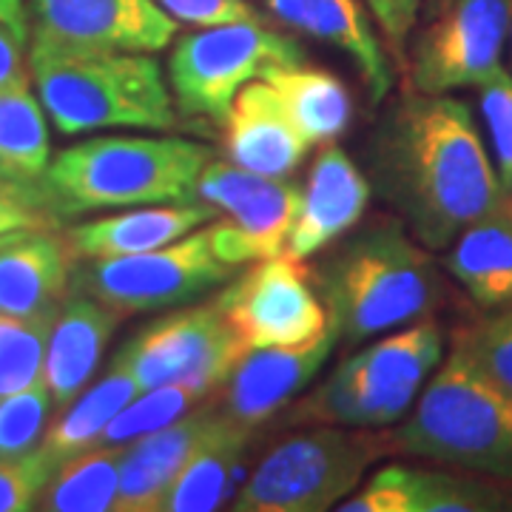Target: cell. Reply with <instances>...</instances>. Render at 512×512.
Wrapping results in <instances>:
<instances>
[{
	"mask_svg": "<svg viewBox=\"0 0 512 512\" xmlns=\"http://www.w3.org/2000/svg\"><path fill=\"white\" fill-rule=\"evenodd\" d=\"M367 157L379 197L430 251H447L467 225L510 200L473 111L453 94L402 97L373 131Z\"/></svg>",
	"mask_w": 512,
	"mask_h": 512,
	"instance_id": "obj_1",
	"label": "cell"
},
{
	"mask_svg": "<svg viewBox=\"0 0 512 512\" xmlns=\"http://www.w3.org/2000/svg\"><path fill=\"white\" fill-rule=\"evenodd\" d=\"M330 328L348 348L427 319L441 302L430 248L404 222H376L348 242L319 276Z\"/></svg>",
	"mask_w": 512,
	"mask_h": 512,
	"instance_id": "obj_2",
	"label": "cell"
},
{
	"mask_svg": "<svg viewBox=\"0 0 512 512\" xmlns=\"http://www.w3.org/2000/svg\"><path fill=\"white\" fill-rule=\"evenodd\" d=\"M387 456H413L512 487V396L458 350L424 384L399 424L382 430Z\"/></svg>",
	"mask_w": 512,
	"mask_h": 512,
	"instance_id": "obj_3",
	"label": "cell"
},
{
	"mask_svg": "<svg viewBox=\"0 0 512 512\" xmlns=\"http://www.w3.org/2000/svg\"><path fill=\"white\" fill-rule=\"evenodd\" d=\"M214 151L183 137H92L57 151L43 185L63 220L94 211L191 202Z\"/></svg>",
	"mask_w": 512,
	"mask_h": 512,
	"instance_id": "obj_4",
	"label": "cell"
},
{
	"mask_svg": "<svg viewBox=\"0 0 512 512\" xmlns=\"http://www.w3.org/2000/svg\"><path fill=\"white\" fill-rule=\"evenodd\" d=\"M444 362V333L436 322L421 319L387 333L353 353L308 396L285 407L291 427H393L419 402L424 384Z\"/></svg>",
	"mask_w": 512,
	"mask_h": 512,
	"instance_id": "obj_5",
	"label": "cell"
},
{
	"mask_svg": "<svg viewBox=\"0 0 512 512\" xmlns=\"http://www.w3.org/2000/svg\"><path fill=\"white\" fill-rule=\"evenodd\" d=\"M29 66L46 117L63 137L103 128L171 131L180 123L163 69L151 55L60 57Z\"/></svg>",
	"mask_w": 512,
	"mask_h": 512,
	"instance_id": "obj_6",
	"label": "cell"
},
{
	"mask_svg": "<svg viewBox=\"0 0 512 512\" xmlns=\"http://www.w3.org/2000/svg\"><path fill=\"white\" fill-rule=\"evenodd\" d=\"M387 456L382 430L313 424L279 441L228 504L234 512H325L345 501L365 470Z\"/></svg>",
	"mask_w": 512,
	"mask_h": 512,
	"instance_id": "obj_7",
	"label": "cell"
},
{
	"mask_svg": "<svg viewBox=\"0 0 512 512\" xmlns=\"http://www.w3.org/2000/svg\"><path fill=\"white\" fill-rule=\"evenodd\" d=\"M291 63H305V49L262 20L200 26L174 43L168 89L180 114L222 123L245 83L259 80L271 66Z\"/></svg>",
	"mask_w": 512,
	"mask_h": 512,
	"instance_id": "obj_8",
	"label": "cell"
},
{
	"mask_svg": "<svg viewBox=\"0 0 512 512\" xmlns=\"http://www.w3.org/2000/svg\"><path fill=\"white\" fill-rule=\"evenodd\" d=\"M237 274L234 265L214 254L208 228L146 254L74 259L72 291L92 296L117 316L180 308L200 299Z\"/></svg>",
	"mask_w": 512,
	"mask_h": 512,
	"instance_id": "obj_9",
	"label": "cell"
},
{
	"mask_svg": "<svg viewBox=\"0 0 512 512\" xmlns=\"http://www.w3.org/2000/svg\"><path fill=\"white\" fill-rule=\"evenodd\" d=\"M248 350L220 302L211 299L146 325L117 350L114 365L128 370L140 390L165 384L220 390Z\"/></svg>",
	"mask_w": 512,
	"mask_h": 512,
	"instance_id": "obj_10",
	"label": "cell"
},
{
	"mask_svg": "<svg viewBox=\"0 0 512 512\" xmlns=\"http://www.w3.org/2000/svg\"><path fill=\"white\" fill-rule=\"evenodd\" d=\"M29 63L60 57L154 55L177 35L157 0H29Z\"/></svg>",
	"mask_w": 512,
	"mask_h": 512,
	"instance_id": "obj_11",
	"label": "cell"
},
{
	"mask_svg": "<svg viewBox=\"0 0 512 512\" xmlns=\"http://www.w3.org/2000/svg\"><path fill=\"white\" fill-rule=\"evenodd\" d=\"M197 197L225 217L208 222L214 254L239 268L245 262L285 254L302 205V188L285 177L245 171L231 160H211L200 174Z\"/></svg>",
	"mask_w": 512,
	"mask_h": 512,
	"instance_id": "obj_12",
	"label": "cell"
},
{
	"mask_svg": "<svg viewBox=\"0 0 512 512\" xmlns=\"http://www.w3.org/2000/svg\"><path fill=\"white\" fill-rule=\"evenodd\" d=\"M512 0H439V15L416 40L410 77L424 94L478 89L510 40Z\"/></svg>",
	"mask_w": 512,
	"mask_h": 512,
	"instance_id": "obj_13",
	"label": "cell"
},
{
	"mask_svg": "<svg viewBox=\"0 0 512 512\" xmlns=\"http://www.w3.org/2000/svg\"><path fill=\"white\" fill-rule=\"evenodd\" d=\"M311 271L288 254L259 259L217 296L242 342L256 348L305 345L330 328L328 308L313 291Z\"/></svg>",
	"mask_w": 512,
	"mask_h": 512,
	"instance_id": "obj_14",
	"label": "cell"
},
{
	"mask_svg": "<svg viewBox=\"0 0 512 512\" xmlns=\"http://www.w3.org/2000/svg\"><path fill=\"white\" fill-rule=\"evenodd\" d=\"M336 342V333L328 328L305 345L248 350L214 393L217 407L231 421L256 430L296 402V396L325 367Z\"/></svg>",
	"mask_w": 512,
	"mask_h": 512,
	"instance_id": "obj_15",
	"label": "cell"
},
{
	"mask_svg": "<svg viewBox=\"0 0 512 512\" xmlns=\"http://www.w3.org/2000/svg\"><path fill=\"white\" fill-rule=\"evenodd\" d=\"M225 421L228 416L211 396L191 413H185L183 419L128 441L120 461V487L114 512H160L168 487L180 476L188 458L217 430H222Z\"/></svg>",
	"mask_w": 512,
	"mask_h": 512,
	"instance_id": "obj_16",
	"label": "cell"
},
{
	"mask_svg": "<svg viewBox=\"0 0 512 512\" xmlns=\"http://www.w3.org/2000/svg\"><path fill=\"white\" fill-rule=\"evenodd\" d=\"M222 123L231 163L254 174L288 177L311 148L291 120L279 92L262 77L239 89Z\"/></svg>",
	"mask_w": 512,
	"mask_h": 512,
	"instance_id": "obj_17",
	"label": "cell"
},
{
	"mask_svg": "<svg viewBox=\"0 0 512 512\" xmlns=\"http://www.w3.org/2000/svg\"><path fill=\"white\" fill-rule=\"evenodd\" d=\"M367 202L370 180L356 168L345 148L328 143L313 163L308 185L302 188V205L293 220L285 254L291 259L319 254L365 217Z\"/></svg>",
	"mask_w": 512,
	"mask_h": 512,
	"instance_id": "obj_18",
	"label": "cell"
},
{
	"mask_svg": "<svg viewBox=\"0 0 512 512\" xmlns=\"http://www.w3.org/2000/svg\"><path fill=\"white\" fill-rule=\"evenodd\" d=\"M220 211L205 200L140 205L126 214H111L100 220L80 222L69 228L66 242L74 259H103V256L146 254L188 237L202 225L214 222Z\"/></svg>",
	"mask_w": 512,
	"mask_h": 512,
	"instance_id": "obj_19",
	"label": "cell"
},
{
	"mask_svg": "<svg viewBox=\"0 0 512 512\" xmlns=\"http://www.w3.org/2000/svg\"><path fill=\"white\" fill-rule=\"evenodd\" d=\"M74 254L57 231H18L0 248V313L57 311L72 291Z\"/></svg>",
	"mask_w": 512,
	"mask_h": 512,
	"instance_id": "obj_20",
	"label": "cell"
},
{
	"mask_svg": "<svg viewBox=\"0 0 512 512\" xmlns=\"http://www.w3.org/2000/svg\"><path fill=\"white\" fill-rule=\"evenodd\" d=\"M265 6L285 26L345 52L359 66L373 103L393 89L390 60L367 20L362 0H265Z\"/></svg>",
	"mask_w": 512,
	"mask_h": 512,
	"instance_id": "obj_21",
	"label": "cell"
},
{
	"mask_svg": "<svg viewBox=\"0 0 512 512\" xmlns=\"http://www.w3.org/2000/svg\"><path fill=\"white\" fill-rule=\"evenodd\" d=\"M117 322L120 316L92 296H66L49 333L43 362V382L49 384L57 410L69 407L83 393V387L92 382Z\"/></svg>",
	"mask_w": 512,
	"mask_h": 512,
	"instance_id": "obj_22",
	"label": "cell"
},
{
	"mask_svg": "<svg viewBox=\"0 0 512 512\" xmlns=\"http://www.w3.org/2000/svg\"><path fill=\"white\" fill-rule=\"evenodd\" d=\"M447 274L478 308H504L512 302V200L467 225L444 256Z\"/></svg>",
	"mask_w": 512,
	"mask_h": 512,
	"instance_id": "obj_23",
	"label": "cell"
},
{
	"mask_svg": "<svg viewBox=\"0 0 512 512\" xmlns=\"http://www.w3.org/2000/svg\"><path fill=\"white\" fill-rule=\"evenodd\" d=\"M254 433L237 421H225V427L188 458L180 476L168 487L160 512H211L234 501L242 458Z\"/></svg>",
	"mask_w": 512,
	"mask_h": 512,
	"instance_id": "obj_24",
	"label": "cell"
},
{
	"mask_svg": "<svg viewBox=\"0 0 512 512\" xmlns=\"http://www.w3.org/2000/svg\"><path fill=\"white\" fill-rule=\"evenodd\" d=\"M137 393H140V384L134 382V376L111 362L109 373L97 384H92L86 393H80L69 407H63V413L49 424L46 436L35 450L43 467L49 473H55L63 461L97 447L103 441V433L111 419Z\"/></svg>",
	"mask_w": 512,
	"mask_h": 512,
	"instance_id": "obj_25",
	"label": "cell"
},
{
	"mask_svg": "<svg viewBox=\"0 0 512 512\" xmlns=\"http://www.w3.org/2000/svg\"><path fill=\"white\" fill-rule=\"evenodd\" d=\"M274 86L296 128L311 146L336 143L353 120V100L345 83L325 69H311L302 63L271 66L262 74Z\"/></svg>",
	"mask_w": 512,
	"mask_h": 512,
	"instance_id": "obj_26",
	"label": "cell"
},
{
	"mask_svg": "<svg viewBox=\"0 0 512 512\" xmlns=\"http://www.w3.org/2000/svg\"><path fill=\"white\" fill-rule=\"evenodd\" d=\"M126 444H97L69 458L37 493L35 510L43 512H109L117 504L120 461Z\"/></svg>",
	"mask_w": 512,
	"mask_h": 512,
	"instance_id": "obj_27",
	"label": "cell"
},
{
	"mask_svg": "<svg viewBox=\"0 0 512 512\" xmlns=\"http://www.w3.org/2000/svg\"><path fill=\"white\" fill-rule=\"evenodd\" d=\"M407 512H512V487L464 470L407 467Z\"/></svg>",
	"mask_w": 512,
	"mask_h": 512,
	"instance_id": "obj_28",
	"label": "cell"
},
{
	"mask_svg": "<svg viewBox=\"0 0 512 512\" xmlns=\"http://www.w3.org/2000/svg\"><path fill=\"white\" fill-rule=\"evenodd\" d=\"M49 163L52 143L40 97L29 89L0 92V168L20 177H43Z\"/></svg>",
	"mask_w": 512,
	"mask_h": 512,
	"instance_id": "obj_29",
	"label": "cell"
},
{
	"mask_svg": "<svg viewBox=\"0 0 512 512\" xmlns=\"http://www.w3.org/2000/svg\"><path fill=\"white\" fill-rule=\"evenodd\" d=\"M57 311L37 316L0 313V399L43 379L46 345Z\"/></svg>",
	"mask_w": 512,
	"mask_h": 512,
	"instance_id": "obj_30",
	"label": "cell"
},
{
	"mask_svg": "<svg viewBox=\"0 0 512 512\" xmlns=\"http://www.w3.org/2000/svg\"><path fill=\"white\" fill-rule=\"evenodd\" d=\"M217 390H202L188 384H165L154 390H140L131 402L111 419L100 444H128V441L148 436L171 421L183 419Z\"/></svg>",
	"mask_w": 512,
	"mask_h": 512,
	"instance_id": "obj_31",
	"label": "cell"
},
{
	"mask_svg": "<svg viewBox=\"0 0 512 512\" xmlns=\"http://www.w3.org/2000/svg\"><path fill=\"white\" fill-rule=\"evenodd\" d=\"M52 393L49 384L37 379L26 390L0 399V458L32 456L49 430L52 419Z\"/></svg>",
	"mask_w": 512,
	"mask_h": 512,
	"instance_id": "obj_32",
	"label": "cell"
},
{
	"mask_svg": "<svg viewBox=\"0 0 512 512\" xmlns=\"http://www.w3.org/2000/svg\"><path fill=\"white\" fill-rule=\"evenodd\" d=\"M453 350L512 396V302L461 330Z\"/></svg>",
	"mask_w": 512,
	"mask_h": 512,
	"instance_id": "obj_33",
	"label": "cell"
},
{
	"mask_svg": "<svg viewBox=\"0 0 512 512\" xmlns=\"http://www.w3.org/2000/svg\"><path fill=\"white\" fill-rule=\"evenodd\" d=\"M57 214L43 177H20L0 168V237L15 231H57Z\"/></svg>",
	"mask_w": 512,
	"mask_h": 512,
	"instance_id": "obj_34",
	"label": "cell"
},
{
	"mask_svg": "<svg viewBox=\"0 0 512 512\" xmlns=\"http://www.w3.org/2000/svg\"><path fill=\"white\" fill-rule=\"evenodd\" d=\"M478 103L490 137L498 183L504 197H512V74L507 69H495L478 86Z\"/></svg>",
	"mask_w": 512,
	"mask_h": 512,
	"instance_id": "obj_35",
	"label": "cell"
},
{
	"mask_svg": "<svg viewBox=\"0 0 512 512\" xmlns=\"http://www.w3.org/2000/svg\"><path fill=\"white\" fill-rule=\"evenodd\" d=\"M52 473L43 467L37 453L23 458H0V512L35 510L37 493Z\"/></svg>",
	"mask_w": 512,
	"mask_h": 512,
	"instance_id": "obj_36",
	"label": "cell"
},
{
	"mask_svg": "<svg viewBox=\"0 0 512 512\" xmlns=\"http://www.w3.org/2000/svg\"><path fill=\"white\" fill-rule=\"evenodd\" d=\"M177 23L188 26H220L237 20H262L248 0H157Z\"/></svg>",
	"mask_w": 512,
	"mask_h": 512,
	"instance_id": "obj_37",
	"label": "cell"
},
{
	"mask_svg": "<svg viewBox=\"0 0 512 512\" xmlns=\"http://www.w3.org/2000/svg\"><path fill=\"white\" fill-rule=\"evenodd\" d=\"M29 86H32L29 29L0 20V92L29 89Z\"/></svg>",
	"mask_w": 512,
	"mask_h": 512,
	"instance_id": "obj_38",
	"label": "cell"
},
{
	"mask_svg": "<svg viewBox=\"0 0 512 512\" xmlns=\"http://www.w3.org/2000/svg\"><path fill=\"white\" fill-rule=\"evenodd\" d=\"M365 3L393 49H402L407 35L419 23L421 6H424V0H365Z\"/></svg>",
	"mask_w": 512,
	"mask_h": 512,
	"instance_id": "obj_39",
	"label": "cell"
},
{
	"mask_svg": "<svg viewBox=\"0 0 512 512\" xmlns=\"http://www.w3.org/2000/svg\"><path fill=\"white\" fill-rule=\"evenodd\" d=\"M0 20L29 29V20H26V3H23V0H0Z\"/></svg>",
	"mask_w": 512,
	"mask_h": 512,
	"instance_id": "obj_40",
	"label": "cell"
},
{
	"mask_svg": "<svg viewBox=\"0 0 512 512\" xmlns=\"http://www.w3.org/2000/svg\"><path fill=\"white\" fill-rule=\"evenodd\" d=\"M15 234H18V231H15ZM9 239H12V234H3V237H0V248H3V245H6Z\"/></svg>",
	"mask_w": 512,
	"mask_h": 512,
	"instance_id": "obj_41",
	"label": "cell"
},
{
	"mask_svg": "<svg viewBox=\"0 0 512 512\" xmlns=\"http://www.w3.org/2000/svg\"><path fill=\"white\" fill-rule=\"evenodd\" d=\"M510 46H512V26H510Z\"/></svg>",
	"mask_w": 512,
	"mask_h": 512,
	"instance_id": "obj_42",
	"label": "cell"
},
{
	"mask_svg": "<svg viewBox=\"0 0 512 512\" xmlns=\"http://www.w3.org/2000/svg\"><path fill=\"white\" fill-rule=\"evenodd\" d=\"M510 200H512V197H510Z\"/></svg>",
	"mask_w": 512,
	"mask_h": 512,
	"instance_id": "obj_43",
	"label": "cell"
}]
</instances>
